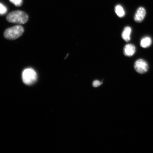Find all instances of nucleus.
<instances>
[{
    "instance_id": "nucleus-1",
    "label": "nucleus",
    "mask_w": 153,
    "mask_h": 153,
    "mask_svg": "<svg viewBox=\"0 0 153 153\" xmlns=\"http://www.w3.org/2000/svg\"><path fill=\"white\" fill-rule=\"evenodd\" d=\"M28 19V15L25 13L20 10L12 11L7 15L6 17L8 22L20 24L26 23Z\"/></svg>"
},
{
    "instance_id": "nucleus-2",
    "label": "nucleus",
    "mask_w": 153,
    "mask_h": 153,
    "mask_svg": "<svg viewBox=\"0 0 153 153\" xmlns=\"http://www.w3.org/2000/svg\"><path fill=\"white\" fill-rule=\"evenodd\" d=\"M24 31L23 27L16 25L6 30L4 33V36L6 39L14 40L20 37L23 34Z\"/></svg>"
},
{
    "instance_id": "nucleus-3",
    "label": "nucleus",
    "mask_w": 153,
    "mask_h": 153,
    "mask_svg": "<svg viewBox=\"0 0 153 153\" xmlns=\"http://www.w3.org/2000/svg\"><path fill=\"white\" fill-rule=\"evenodd\" d=\"M37 74L33 68H27L24 70L22 73V79L26 85H30L37 81Z\"/></svg>"
},
{
    "instance_id": "nucleus-4",
    "label": "nucleus",
    "mask_w": 153,
    "mask_h": 153,
    "mask_svg": "<svg viewBox=\"0 0 153 153\" xmlns=\"http://www.w3.org/2000/svg\"><path fill=\"white\" fill-rule=\"evenodd\" d=\"M135 70L138 73L144 74L148 71L149 66L148 63L143 59H139L135 62L134 65Z\"/></svg>"
},
{
    "instance_id": "nucleus-5",
    "label": "nucleus",
    "mask_w": 153,
    "mask_h": 153,
    "mask_svg": "<svg viewBox=\"0 0 153 153\" xmlns=\"http://www.w3.org/2000/svg\"><path fill=\"white\" fill-rule=\"evenodd\" d=\"M146 14V11L144 7H139L137 9L134 18L135 22L138 23L142 22L144 19Z\"/></svg>"
},
{
    "instance_id": "nucleus-6",
    "label": "nucleus",
    "mask_w": 153,
    "mask_h": 153,
    "mask_svg": "<svg viewBox=\"0 0 153 153\" xmlns=\"http://www.w3.org/2000/svg\"><path fill=\"white\" fill-rule=\"evenodd\" d=\"M135 51L134 46L131 44H128L124 47V54L127 56H131L135 53Z\"/></svg>"
},
{
    "instance_id": "nucleus-7",
    "label": "nucleus",
    "mask_w": 153,
    "mask_h": 153,
    "mask_svg": "<svg viewBox=\"0 0 153 153\" xmlns=\"http://www.w3.org/2000/svg\"><path fill=\"white\" fill-rule=\"evenodd\" d=\"M131 28L129 27H126L123 30L122 34V38L126 42H129L131 39Z\"/></svg>"
},
{
    "instance_id": "nucleus-8",
    "label": "nucleus",
    "mask_w": 153,
    "mask_h": 153,
    "mask_svg": "<svg viewBox=\"0 0 153 153\" xmlns=\"http://www.w3.org/2000/svg\"><path fill=\"white\" fill-rule=\"evenodd\" d=\"M152 40L151 38L149 37H146L143 38L141 40L140 45L141 47L143 48H147L150 46L152 45Z\"/></svg>"
},
{
    "instance_id": "nucleus-9",
    "label": "nucleus",
    "mask_w": 153,
    "mask_h": 153,
    "mask_svg": "<svg viewBox=\"0 0 153 153\" xmlns=\"http://www.w3.org/2000/svg\"><path fill=\"white\" fill-rule=\"evenodd\" d=\"M114 10L116 14L120 18H122L125 15V11L121 5H116L115 7Z\"/></svg>"
},
{
    "instance_id": "nucleus-10",
    "label": "nucleus",
    "mask_w": 153,
    "mask_h": 153,
    "mask_svg": "<svg viewBox=\"0 0 153 153\" xmlns=\"http://www.w3.org/2000/svg\"><path fill=\"white\" fill-rule=\"evenodd\" d=\"M7 12V8L3 4L0 3V15H3Z\"/></svg>"
},
{
    "instance_id": "nucleus-11",
    "label": "nucleus",
    "mask_w": 153,
    "mask_h": 153,
    "mask_svg": "<svg viewBox=\"0 0 153 153\" xmlns=\"http://www.w3.org/2000/svg\"><path fill=\"white\" fill-rule=\"evenodd\" d=\"M9 1L16 7L21 6L23 3V0H9Z\"/></svg>"
},
{
    "instance_id": "nucleus-12",
    "label": "nucleus",
    "mask_w": 153,
    "mask_h": 153,
    "mask_svg": "<svg viewBox=\"0 0 153 153\" xmlns=\"http://www.w3.org/2000/svg\"><path fill=\"white\" fill-rule=\"evenodd\" d=\"M102 83L101 82L98 81V80H95L93 82V86L95 88L99 87L102 85Z\"/></svg>"
}]
</instances>
